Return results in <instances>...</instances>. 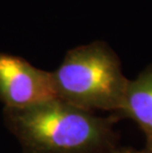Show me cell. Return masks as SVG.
<instances>
[{
  "instance_id": "obj_1",
  "label": "cell",
  "mask_w": 152,
  "mask_h": 153,
  "mask_svg": "<svg viewBox=\"0 0 152 153\" xmlns=\"http://www.w3.org/2000/svg\"><path fill=\"white\" fill-rule=\"evenodd\" d=\"M4 125L23 153H113L118 120L59 99L25 109H3Z\"/></svg>"
},
{
  "instance_id": "obj_2",
  "label": "cell",
  "mask_w": 152,
  "mask_h": 153,
  "mask_svg": "<svg viewBox=\"0 0 152 153\" xmlns=\"http://www.w3.org/2000/svg\"><path fill=\"white\" fill-rule=\"evenodd\" d=\"M53 76L57 99L111 115L121 110L129 81L118 54L103 41L69 50Z\"/></svg>"
},
{
  "instance_id": "obj_3",
  "label": "cell",
  "mask_w": 152,
  "mask_h": 153,
  "mask_svg": "<svg viewBox=\"0 0 152 153\" xmlns=\"http://www.w3.org/2000/svg\"><path fill=\"white\" fill-rule=\"evenodd\" d=\"M57 99L53 71L0 51V101L3 109H25Z\"/></svg>"
},
{
  "instance_id": "obj_4",
  "label": "cell",
  "mask_w": 152,
  "mask_h": 153,
  "mask_svg": "<svg viewBox=\"0 0 152 153\" xmlns=\"http://www.w3.org/2000/svg\"><path fill=\"white\" fill-rule=\"evenodd\" d=\"M113 116L133 120L145 136L144 148L152 153V64L129 79L122 108Z\"/></svg>"
},
{
  "instance_id": "obj_5",
  "label": "cell",
  "mask_w": 152,
  "mask_h": 153,
  "mask_svg": "<svg viewBox=\"0 0 152 153\" xmlns=\"http://www.w3.org/2000/svg\"><path fill=\"white\" fill-rule=\"evenodd\" d=\"M113 153H151L148 151L147 149L142 148V149H133V148H122L119 147L117 150Z\"/></svg>"
}]
</instances>
